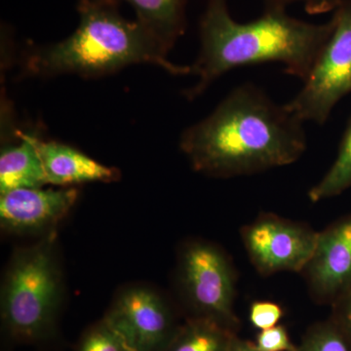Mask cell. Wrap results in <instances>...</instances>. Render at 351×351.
<instances>
[{
	"label": "cell",
	"instance_id": "obj_8",
	"mask_svg": "<svg viewBox=\"0 0 351 351\" xmlns=\"http://www.w3.org/2000/svg\"><path fill=\"white\" fill-rule=\"evenodd\" d=\"M104 317L135 351H163L181 325L167 298L143 284L121 289Z\"/></svg>",
	"mask_w": 351,
	"mask_h": 351
},
{
	"label": "cell",
	"instance_id": "obj_10",
	"mask_svg": "<svg viewBox=\"0 0 351 351\" xmlns=\"http://www.w3.org/2000/svg\"><path fill=\"white\" fill-rule=\"evenodd\" d=\"M301 274L318 304L331 306L351 290V214L318 232L313 257Z\"/></svg>",
	"mask_w": 351,
	"mask_h": 351
},
{
	"label": "cell",
	"instance_id": "obj_15",
	"mask_svg": "<svg viewBox=\"0 0 351 351\" xmlns=\"http://www.w3.org/2000/svg\"><path fill=\"white\" fill-rule=\"evenodd\" d=\"M351 188V117L339 143L338 154L324 177L308 191L313 202L329 199Z\"/></svg>",
	"mask_w": 351,
	"mask_h": 351
},
{
	"label": "cell",
	"instance_id": "obj_16",
	"mask_svg": "<svg viewBox=\"0 0 351 351\" xmlns=\"http://www.w3.org/2000/svg\"><path fill=\"white\" fill-rule=\"evenodd\" d=\"M75 351H135L105 317L82 332Z\"/></svg>",
	"mask_w": 351,
	"mask_h": 351
},
{
	"label": "cell",
	"instance_id": "obj_9",
	"mask_svg": "<svg viewBox=\"0 0 351 351\" xmlns=\"http://www.w3.org/2000/svg\"><path fill=\"white\" fill-rule=\"evenodd\" d=\"M78 199V191L66 188L18 189L0 193V226L13 235H40L55 228Z\"/></svg>",
	"mask_w": 351,
	"mask_h": 351
},
{
	"label": "cell",
	"instance_id": "obj_13",
	"mask_svg": "<svg viewBox=\"0 0 351 351\" xmlns=\"http://www.w3.org/2000/svg\"><path fill=\"white\" fill-rule=\"evenodd\" d=\"M133 7L142 23L168 50L186 32V0H115Z\"/></svg>",
	"mask_w": 351,
	"mask_h": 351
},
{
	"label": "cell",
	"instance_id": "obj_12",
	"mask_svg": "<svg viewBox=\"0 0 351 351\" xmlns=\"http://www.w3.org/2000/svg\"><path fill=\"white\" fill-rule=\"evenodd\" d=\"M17 145L5 147L0 154V193L18 189L47 186L38 147L36 136L20 134Z\"/></svg>",
	"mask_w": 351,
	"mask_h": 351
},
{
	"label": "cell",
	"instance_id": "obj_11",
	"mask_svg": "<svg viewBox=\"0 0 351 351\" xmlns=\"http://www.w3.org/2000/svg\"><path fill=\"white\" fill-rule=\"evenodd\" d=\"M36 147L48 184L59 188L84 182H113L120 179V171L94 160L87 154L54 141L36 138Z\"/></svg>",
	"mask_w": 351,
	"mask_h": 351
},
{
	"label": "cell",
	"instance_id": "obj_7",
	"mask_svg": "<svg viewBox=\"0 0 351 351\" xmlns=\"http://www.w3.org/2000/svg\"><path fill=\"white\" fill-rule=\"evenodd\" d=\"M249 260L261 276L302 272L313 257L318 232L299 221L262 213L240 230Z\"/></svg>",
	"mask_w": 351,
	"mask_h": 351
},
{
	"label": "cell",
	"instance_id": "obj_19",
	"mask_svg": "<svg viewBox=\"0 0 351 351\" xmlns=\"http://www.w3.org/2000/svg\"><path fill=\"white\" fill-rule=\"evenodd\" d=\"M261 351H295L297 346L291 341L287 329L282 325L263 330L258 332L255 343Z\"/></svg>",
	"mask_w": 351,
	"mask_h": 351
},
{
	"label": "cell",
	"instance_id": "obj_21",
	"mask_svg": "<svg viewBox=\"0 0 351 351\" xmlns=\"http://www.w3.org/2000/svg\"><path fill=\"white\" fill-rule=\"evenodd\" d=\"M331 306L330 319L338 327L351 346V290L341 295Z\"/></svg>",
	"mask_w": 351,
	"mask_h": 351
},
{
	"label": "cell",
	"instance_id": "obj_20",
	"mask_svg": "<svg viewBox=\"0 0 351 351\" xmlns=\"http://www.w3.org/2000/svg\"><path fill=\"white\" fill-rule=\"evenodd\" d=\"M341 0H263L265 10H286L292 3H302L307 13L320 15L332 12Z\"/></svg>",
	"mask_w": 351,
	"mask_h": 351
},
{
	"label": "cell",
	"instance_id": "obj_14",
	"mask_svg": "<svg viewBox=\"0 0 351 351\" xmlns=\"http://www.w3.org/2000/svg\"><path fill=\"white\" fill-rule=\"evenodd\" d=\"M237 335L214 321L188 317L163 351H228Z\"/></svg>",
	"mask_w": 351,
	"mask_h": 351
},
{
	"label": "cell",
	"instance_id": "obj_4",
	"mask_svg": "<svg viewBox=\"0 0 351 351\" xmlns=\"http://www.w3.org/2000/svg\"><path fill=\"white\" fill-rule=\"evenodd\" d=\"M64 283L56 232L14 252L0 293L2 327L16 343L38 345L54 338Z\"/></svg>",
	"mask_w": 351,
	"mask_h": 351
},
{
	"label": "cell",
	"instance_id": "obj_3",
	"mask_svg": "<svg viewBox=\"0 0 351 351\" xmlns=\"http://www.w3.org/2000/svg\"><path fill=\"white\" fill-rule=\"evenodd\" d=\"M119 5L115 0H80L75 31L60 43L32 51L25 61V73L97 77L130 64H152L173 75H191V66L172 63L162 43L138 20L123 17Z\"/></svg>",
	"mask_w": 351,
	"mask_h": 351
},
{
	"label": "cell",
	"instance_id": "obj_1",
	"mask_svg": "<svg viewBox=\"0 0 351 351\" xmlns=\"http://www.w3.org/2000/svg\"><path fill=\"white\" fill-rule=\"evenodd\" d=\"M304 123L287 104L243 83L182 132L180 149L193 169L208 177L255 175L301 158L307 147Z\"/></svg>",
	"mask_w": 351,
	"mask_h": 351
},
{
	"label": "cell",
	"instance_id": "obj_22",
	"mask_svg": "<svg viewBox=\"0 0 351 351\" xmlns=\"http://www.w3.org/2000/svg\"><path fill=\"white\" fill-rule=\"evenodd\" d=\"M228 351H261L256 348L255 343L251 341H244L239 338V336H235L233 339L232 346H230V350Z\"/></svg>",
	"mask_w": 351,
	"mask_h": 351
},
{
	"label": "cell",
	"instance_id": "obj_2",
	"mask_svg": "<svg viewBox=\"0 0 351 351\" xmlns=\"http://www.w3.org/2000/svg\"><path fill=\"white\" fill-rule=\"evenodd\" d=\"M332 29L331 19L311 24L286 10H265L258 19L239 23L230 15L228 0H208L199 22V54L191 66L197 82L184 95L195 100L221 76L251 64H281L304 82Z\"/></svg>",
	"mask_w": 351,
	"mask_h": 351
},
{
	"label": "cell",
	"instance_id": "obj_17",
	"mask_svg": "<svg viewBox=\"0 0 351 351\" xmlns=\"http://www.w3.org/2000/svg\"><path fill=\"white\" fill-rule=\"evenodd\" d=\"M295 351H351V346L329 318L309 328Z\"/></svg>",
	"mask_w": 351,
	"mask_h": 351
},
{
	"label": "cell",
	"instance_id": "obj_6",
	"mask_svg": "<svg viewBox=\"0 0 351 351\" xmlns=\"http://www.w3.org/2000/svg\"><path fill=\"white\" fill-rule=\"evenodd\" d=\"M332 29L299 93L287 103L304 122L323 125L351 94V0L332 12Z\"/></svg>",
	"mask_w": 351,
	"mask_h": 351
},
{
	"label": "cell",
	"instance_id": "obj_18",
	"mask_svg": "<svg viewBox=\"0 0 351 351\" xmlns=\"http://www.w3.org/2000/svg\"><path fill=\"white\" fill-rule=\"evenodd\" d=\"M283 315L284 311L280 304L274 302L260 301L252 304L249 320L252 326L263 331L278 325Z\"/></svg>",
	"mask_w": 351,
	"mask_h": 351
},
{
	"label": "cell",
	"instance_id": "obj_5",
	"mask_svg": "<svg viewBox=\"0 0 351 351\" xmlns=\"http://www.w3.org/2000/svg\"><path fill=\"white\" fill-rule=\"evenodd\" d=\"M176 279L189 317L204 318L239 331L237 271L221 247L199 239L184 242L178 254Z\"/></svg>",
	"mask_w": 351,
	"mask_h": 351
}]
</instances>
